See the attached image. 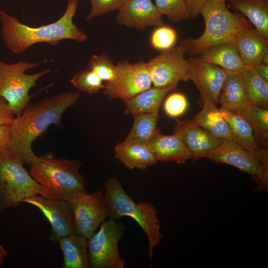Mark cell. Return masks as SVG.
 <instances>
[{
  "label": "cell",
  "mask_w": 268,
  "mask_h": 268,
  "mask_svg": "<svg viewBox=\"0 0 268 268\" xmlns=\"http://www.w3.org/2000/svg\"><path fill=\"white\" fill-rule=\"evenodd\" d=\"M218 103L221 107L236 112L241 111L250 104L246 95L240 73L227 72L219 96Z\"/></svg>",
  "instance_id": "d4e9b609"
},
{
  "label": "cell",
  "mask_w": 268,
  "mask_h": 268,
  "mask_svg": "<svg viewBox=\"0 0 268 268\" xmlns=\"http://www.w3.org/2000/svg\"><path fill=\"white\" fill-rule=\"evenodd\" d=\"M14 119V114L6 101L0 98V126L11 125Z\"/></svg>",
  "instance_id": "d590c367"
},
{
  "label": "cell",
  "mask_w": 268,
  "mask_h": 268,
  "mask_svg": "<svg viewBox=\"0 0 268 268\" xmlns=\"http://www.w3.org/2000/svg\"><path fill=\"white\" fill-rule=\"evenodd\" d=\"M78 3L79 0H68L64 13L58 20L38 27L24 24L16 17L0 10V34L4 46L12 53L20 54L39 43L54 46L65 39L85 42L87 34L73 22Z\"/></svg>",
  "instance_id": "7a4b0ae2"
},
{
  "label": "cell",
  "mask_w": 268,
  "mask_h": 268,
  "mask_svg": "<svg viewBox=\"0 0 268 268\" xmlns=\"http://www.w3.org/2000/svg\"><path fill=\"white\" fill-rule=\"evenodd\" d=\"M36 63L20 61L7 64L0 60V98L5 99L14 115H21L29 103L30 89L37 86L36 81L43 75L52 71L47 68L39 72L28 74L25 71L39 66Z\"/></svg>",
  "instance_id": "52a82bcc"
},
{
  "label": "cell",
  "mask_w": 268,
  "mask_h": 268,
  "mask_svg": "<svg viewBox=\"0 0 268 268\" xmlns=\"http://www.w3.org/2000/svg\"><path fill=\"white\" fill-rule=\"evenodd\" d=\"M178 85L175 83L164 87H151L131 98L123 100L125 114L133 116L142 113L158 114L166 96Z\"/></svg>",
  "instance_id": "44dd1931"
},
{
  "label": "cell",
  "mask_w": 268,
  "mask_h": 268,
  "mask_svg": "<svg viewBox=\"0 0 268 268\" xmlns=\"http://www.w3.org/2000/svg\"><path fill=\"white\" fill-rule=\"evenodd\" d=\"M234 43L244 65L253 67L261 63L268 50V39L251 26L240 31Z\"/></svg>",
  "instance_id": "ac0fdd59"
},
{
  "label": "cell",
  "mask_w": 268,
  "mask_h": 268,
  "mask_svg": "<svg viewBox=\"0 0 268 268\" xmlns=\"http://www.w3.org/2000/svg\"><path fill=\"white\" fill-rule=\"evenodd\" d=\"M88 68L94 71L105 82L113 80L116 74V67L107 54L94 55L87 63Z\"/></svg>",
  "instance_id": "1f68e13d"
},
{
  "label": "cell",
  "mask_w": 268,
  "mask_h": 268,
  "mask_svg": "<svg viewBox=\"0 0 268 268\" xmlns=\"http://www.w3.org/2000/svg\"><path fill=\"white\" fill-rule=\"evenodd\" d=\"M158 114L142 113L134 116L132 128L125 140L148 144L160 131Z\"/></svg>",
  "instance_id": "83f0119b"
},
{
  "label": "cell",
  "mask_w": 268,
  "mask_h": 268,
  "mask_svg": "<svg viewBox=\"0 0 268 268\" xmlns=\"http://www.w3.org/2000/svg\"><path fill=\"white\" fill-rule=\"evenodd\" d=\"M261 63L268 64V50L264 55Z\"/></svg>",
  "instance_id": "60d3db41"
},
{
  "label": "cell",
  "mask_w": 268,
  "mask_h": 268,
  "mask_svg": "<svg viewBox=\"0 0 268 268\" xmlns=\"http://www.w3.org/2000/svg\"><path fill=\"white\" fill-rule=\"evenodd\" d=\"M148 145L157 161L182 164L192 159L182 139L176 134L164 135L159 132Z\"/></svg>",
  "instance_id": "d6986e66"
},
{
  "label": "cell",
  "mask_w": 268,
  "mask_h": 268,
  "mask_svg": "<svg viewBox=\"0 0 268 268\" xmlns=\"http://www.w3.org/2000/svg\"><path fill=\"white\" fill-rule=\"evenodd\" d=\"M21 202L36 206L47 217L52 227L49 239L52 242H58L61 238L75 233L74 218L70 202L37 195L24 199Z\"/></svg>",
  "instance_id": "5bb4252c"
},
{
  "label": "cell",
  "mask_w": 268,
  "mask_h": 268,
  "mask_svg": "<svg viewBox=\"0 0 268 268\" xmlns=\"http://www.w3.org/2000/svg\"><path fill=\"white\" fill-rule=\"evenodd\" d=\"M188 79L193 82L200 93L201 107L218 104L219 96L227 72L203 60L200 56H191Z\"/></svg>",
  "instance_id": "8fae6325"
},
{
  "label": "cell",
  "mask_w": 268,
  "mask_h": 268,
  "mask_svg": "<svg viewBox=\"0 0 268 268\" xmlns=\"http://www.w3.org/2000/svg\"><path fill=\"white\" fill-rule=\"evenodd\" d=\"M70 203L74 218L75 233L89 239L108 215L104 190L80 194Z\"/></svg>",
  "instance_id": "4fadbf2b"
},
{
  "label": "cell",
  "mask_w": 268,
  "mask_h": 268,
  "mask_svg": "<svg viewBox=\"0 0 268 268\" xmlns=\"http://www.w3.org/2000/svg\"><path fill=\"white\" fill-rule=\"evenodd\" d=\"M125 227L110 218L100 224L96 233L88 239L90 268H124L126 263L120 256L118 244Z\"/></svg>",
  "instance_id": "9c48e42d"
},
{
  "label": "cell",
  "mask_w": 268,
  "mask_h": 268,
  "mask_svg": "<svg viewBox=\"0 0 268 268\" xmlns=\"http://www.w3.org/2000/svg\"><path fill=\"white\" fill-rule=\"evenodd\" d=\"M155 5L162 15L172 23L188 21L189 11L186 0H154Z\"/></svg>",
  "instance_id": "f546056e"
},
{
  "label": "cell",
  "mask_w": 268,
  "mask_h": 268,
  "mask_svg": "<svg viewBox=\"0 0 268 268\" xmlns=\"http://www.w3.org/2000/svg\"><path fill=\"white\" fill-rule=\"evenodd\" d=\"M116 67L114 79L104 83L103 93L110 99L127 100L151 87L149 68L143 60L134 63L120 61Z\"/></svg>",
  "instance_id": "30bf717a"
},
{
  "label": "cell",
  "mask_w": 268,
  "mask_h": 268,
  "mask_svg": "<svg viewBox=\"0 0 268 268\" xmlns=\"http://www.w3.org/2000/svg\"><path fill=\"white\" fill-rule=\"evenodd\" d=\"M188 102L186 96L180 92H174L166 98L163 109L166 114L171 118L182 115L187 110Z\"/></svg>",
  "instance_id": "836d02e7"
},
{
  "label": "cell",
  "mask_w": 268,
  "mask_h": 268,
  "mask_svg": "<svg viewBox=\"0 0 268 268\" xmlns=\"http://www.w3.org/2000/svg\"><path fill=\"white\" fill-rule=\"evenodd\" d=\"M185 55L179 45L161 51L147 62L154 87H164L189 80V63Z\"/></svg>",
  "instance_id": "7c38bea8"
},
{
  "label": "cell",
  "mask_w": 268,
  "mask_h": 268,
  "mask_svg": "<svg viewBox=\"0 0 268 268\" xmlns=\"http://www.w3.org/2000/svg\"><path fill=\"white\" fill-rule=\"evenodd\" d=\"M222 115L230 130L232 139L240 146L268 162V149L257 140L251 126L238 113L220 107Z\"/></svg>",
  "instance_id": "e0dca14e"
},
{
  "label": "cell",
  "mask_w": 268,
  "mask_h": 268,
  "mask_svg": "<svg viewBox=\"0 0 268 268\" xmlns=\"http://www.w3.org/2000/svg\"><path fill=\"white\" fill-rule=\"evenodd\" d=\"M23 163L7 149L0 153V211L18 206L24 199L41 195L40 185Z\"/></svg>",
  "instance_id": "8992f818"
},
{
  "label": "cell",
  "mask_w": 268,
  "mask_h": 268,
  "mask_svg": "<svg viewBox=\"0 0 268 268\" xmlns=\"http://www.w3.org/2000/svg\"><path fill=\"white\" fill-rule=\"evenodd\" d=\"M73 86L80 91L91 95L105 88V84L92 70L86 68L79 70L70 80Z\"/></svg>",
  "instance_id": "4dcf8cb0"
},
{
  "label": "cell",
  "mask_w": 268,
  "mask_h": 268,
  "mask_svg": "<svg viewBox=\"0 0 268 268\" xmlns=\"http://www.w3.org/2000/svg\"><path fill=\"white\" fill-rule=\"evenodd\" d=\"M213 163L235 167L248 174L255 183V192L268 191V162L246 150L232 139H223L215 148L204 155Z\"/></svg>",
  "instance_id": "ba28073f"
},
{
  "label": "cell",
  "mask_w": 268,
  "mask_h": 268,
  "mask_svg": "<svg viewBox=\"0 0 268 268\" xmlns=\"http://www.w3.org/2000/svg\"><path fill=\"white\" fill-rule=\"evenodd\" d=\"M7 255V251L3 246L0 244V268L1 267Z\"/></svg>",
  "instance_id": "ab89813d"
},
{
  "label": "cell",
  "mask_w": 268,
  "mask_h": 268,
  "mask_svg": "<svg viewBox=\"0 0 268 268\" xmlns=\"http://www.w3.org/2000/svg\"><path fill=\"white\" fill-rule=\"evenodd\" d=\"M227 0H209L202 7L200 14L204 21L202 34L197 38L188 37L180 43L185 54L199 56L212 46L234 42L238 33L250 26L243 14L232 12L226 5Z\"/></svg>",
  "instance_id": "277c9868"
},
{
  "label": "cell",
  "mask_w": 268,
  "mask_h": 268,
  "mask_svg": "<svg viewBox=\"0 0 268 268\" xmlns=\"http://www.w3.org/2000/svg\"><path fill=\"white\" fill-rule=\"evenodd\" d=\"M104 188L108 216L116 220L126 216L135 220L147 237L148 252L149 257L151 259L153 249L162 238L160 221L155 207L145 201L136 203L125 192L121 182L115 177L106 179Z\"/></svg>",
  "instance_id": "5b68a950"
},
{
  "label": "cell",
  "mask_w": 268,
  "mask_h": 268,
  "mask_svg": "<svg viewBox=\"0 0 268 268\" xmlns=\"http://www.w3.org/2000/svg\"><path fill=\"white\" fill-rule=\"evenodd\" d=\"M229 7L246 17L268 39V0H227Z\"/></svg>",
  "instance_id": "cb8c5ba5"
},
{
  "label": "cell",
  "mask_w": 268,
  "mask_h": 268,
  "mask_svg": "<svg viewBox=\"0 0 268 268\" xmlns=\"http://www.w3.org/2000/svg\"><path fill=\"white\" fill-rule=\"evenodd\" d=\"M251 126L257 140L266 148L268 145V110L250 104L237 112Z\"/></svg>",
  "instance_id": "f1b7e54d"
},
{
  "label": "cell",
  "mask_w": 268,
  "mask_h": 268,
  "mask_svg": "<svg viewBox=\"0 0 268 268\" xmlns=\"http://www.w3.org/2000/svg\"><path fill=\"white\" fill-rule=\"evenodd\" d=\"M79 92H62L35 103H29L20 116L10 125L8 150L23 163L32 164L39 159L32 143L53 124L60 126L64 112L80 97Z\"/></svg>",
  "instance_id": "6da1fadb"
},
{
  "label": "cell",
  "mask_w": 268,
  "mask_h": 268,
  "mask_svg": "<svg viewBox=\"0 0 268 268\" xmlns=\"http://www.w3.org/2000/svg\"><path fill=\"white\" fill-rule=\"evenodd\" d=\"M173 132L183 141L194 162L217 147L223 140L201 127L194 120H176Z\"/></svg>",
  "instance_id": "2e32d148"
},
{
  "label": "cell",
  "mask_w": 268,
  "mask_h": 268,
  "mask_svg": "<svg viewBox=\"0 0 268 268\" xmlns=\"http://www.w3.org/2000/svg\"><path fill=\"white\" fill-rule=\"evenodd\" d=\"M81 166L78 160L57 158L49 153L31 164L29 173L40 185L41 196L70 202L87 193L86 183L79 172Z\"/></svg>",
  "instance_id": "3957f363"
},
{
  "label": "cell",
  "mask_w": 268,
  "mask_h": 268,
  "mask_svg": "<svg viewBox=\"0 0 268 268\" xmlns=\"http://www.w3.org/2000/svg\"><path fill=\"white\" fill-rule=\"evenodd\" d=\"M115 157L129 169L145 170L158 162L148 144L124 140L114 147Z\"/></svg>",
  "instance_id": "ffe728a7"
},
{
  "label": "cell",
  "mask_w": 268,
  "mask_h": 268,
  "mask_svg": "<svg viewBox=\"0 0 268 268\" xmlns=\"http://www.w3.org/2000/svg\"><path fill=\"white\" fill-rule=\"evenodd\" d=\"M209 0H186L188 11L189 19H194L200 14L201 8Z\"/></svg>",
  "instance_id": "8d00e7d4"
},
{
  "label": "cell",
  "mask_w": 268,
  "mask_h": 268,
  "mask_svg": "<svg viewBox=\"0 0 268 268\" xmlns=\"http://www.w3.org/2000/svg\"><path fill=\"white\" fill-rule=\"evenodd\" d=\"M249 103L268 108V82L262 78L253 67L245 66L240 73Z\"/></svg>",
  "instance_id": "484cf974"
},
{
  "label": "cell",
  "mask_w": 268,
  "mask_h": 268,
  "mask_svg": "<svg viewBox=\"0 0 268 268\" xmlns=\"http://www.w3.org/2000/svg\"><path fill=\"white\" fill-rule=\"evenodd\" d=\"M199 56L206 62L217 66L227 72L240 73L245 67L234 42L212 46Z\"/></svg>",
  "instance_id": "603a6c76"
},
{
  "label": "cell",
  "mask_w": 268,
  "mask_h": 268,
  "mask_svg": "<svg viewBox=\"0 0 268 268\" xmlns=\"http://www.w3.org/2000/svg\"><path fill=\"white\" fill-rule=\"evenodd\" d=\"M10 125L0 126V153L8 149Z\"/></svg>",
  "instance_id": "74e56055"
},
{
  "label": "cell",
  "mask_w": 268,
  "mask_h": 268,
  "mask_svg": "<svg viewBox=\"0 0 268 268\" xmlns=\"http://www.w3.org/2000/svg\"><path fill=\"white\" fill-rule=\"evenodd\" d=\"M91 9L86 21L92 20L97 16L104 15L110 11L118 10L127 0H89Z\"/></svg>",
  "instance_id": "e575fe53"
},
{
  "label": "cell",
  "mask_w": 268,
  "mask_h": 268,
  "mask_svg": "<svg viewBox=\"0 0 268 268\" xmlns=\"http://www.w3.org/2000/svg\"><path fill=\"white\" fill-rule=\"evenodd\" d=\"M162 16L151 0H127L118 10L116 22L141 31L164 25Z\"/></svg>",
  "instance_id": "9a60e30c"
},
{
  "label": "cell",
  "mask_w": 268,
  "mask_h": 268,
  "mask_svg": "<svg viewBox=\"0 0 268 268\" xmlns=\"http://www.w3.org/2000/svg\"><path fill=\"white\" fill-rule=\"evenodd\" d=\"M194 121L201 127L217 137L232 139L228 125L220 108L215 105L202 107L201 110L195 116Z\"/></svg>",
  "instance_id": "4316f807"
},
{
  "label": "cell",
  "mask_w": 268,
  "mask_h": 268,
  "mask_svg": "<svg viewBox=\"0 0 268 268\" xmlns=\"http://www.w3.org/2000/svg\"><path fill=\"white\" fill-rule=\"evenodd\" d=\"M177 39V33L175 29L163 25L157 27L153 31L150 44L153 49L162 51L174 47Z\"/></svg>",
  "instance_id": "d6a6232c"
},
{
  "label": "cell",
  "mask_w": 268,
  "mask_h": 268,
  "mask_svg": "<svg viewBox=\"0 0 268 268\" xmlns=\"http://www.w3.org/2000/svg\"><path fill=\"white\" fill-rule=\"evenodd\" d=\"M253 67L256 73L262 78L268 82V64L260 63Z\"/></svg>",
  "instance_id": "f35d334b"
},
{
  "label": "cell",
  "mask_w": 268,
  "mask_h": 268,
  "mask_svg": "<svg viewBox=\"0 0 268 268\" xmlns=\"http://www.w3.org/2000/svg\"><path fill=\"white\" fill-rule=\"evenodd\" d=\"M64 256L63 268H90L88 239L73 233L58 241Z\"/></svg>",
  "instance_id": "7402d4cb"
}]
</instances>
